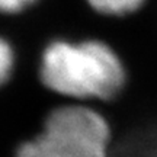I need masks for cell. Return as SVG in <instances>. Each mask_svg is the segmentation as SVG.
I'll return each instance as SVG.
<instances>
[{"instance_id": "cell-2", "label": "cell", "mask_w": 157, "mask_h": 157, "mask_svg": "<svg viewBox=\"0 0 157 157\" xmlns=\"http://www.w3.org/2000/svg\"><path fill=\"white\" fill-rule=\"evenodd\" d=\"M112 128L99 108L60 102L38 134L17 147L15 157H109Z\"/></svg>"}, {"instance_id": "cell-1", "label": "cell", "mask_w": 157, "mask_h": 157, "mask_svg": "<svg viewBox=\"0 0 157 157\" xmlns=\"http://www.w3.org/2000/svg\"><path fill=\"white\" fill-rule=\"evenodd\" d=\"M38 77L60 99L109 103L122 93L127 68L121 56L103 39H52L41 52Z\"/></svg>"}, {"instance_id": "cell-3", "label": "cell", "mask_w": 157, "mask_h": 157, "mask_svg": "<svg viewBox=\"0 0 157 157\" xmlns=\"http://www.w3.org/2000/svg\"><path fill=\"white\" fill-rule=\"evenodd\" d=\"M93 12L106 17H125L141 10L147 0H86Z\"/></svg>"}, {"instance_id": "cell-4", "label": "cell", "mask_w": 157, "mask_h": 157, "mask_svg": "<svg viewBox=\"0 0 157 157\" xmlns=\"http://www.w3.org/2000/svg\"><path fill=\"white\" fill-rule=\"evenodd\" d=\"M16 70V50L9 39L0 35V89L10 82Z\"/></svg>"}, {"instance_id": "cell-5", "label": "cell", "mask_w": 157, "mask_h": 157, "mask_svg": "<svg viewBox=\"0 0 157 157\" xmlns=\"http://www.w3.org/2000/svg\"><path fill=\"white\" fill-rule=\"evenodd\" d=\"M39 0H0V15L16 16L34 7Z\"/></svg>"}]
</instances>
